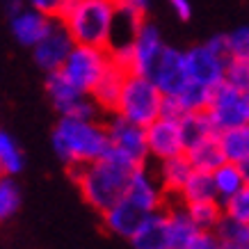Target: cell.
I'll return each mask as SVG.
<instances>
[{"mask_svg":"<svg viewBox=\"0 0 249 249\" xmlns=\"http://www.w3.org/2000/svg\"><path fill=\"white\" fill-rule=\"evenodd\" d=\"M137 167L142 165L110 146V151L103 158L87 162V165L69 167V172L83 192V199L94 211L103 215L107 208H112L117 201L126 196L130 176Z\"/></svg>","mask_w":249,"mask_h":249,"instance_id":"6da1fadb","label":"cell"},{"mask_svg":"<svg viewBox=\"0 0 249 249\" xmlns=\"http://www.w3.org/2000/svg\"><path fill=\"white\" fill-rule=\"evenodd\" d=\"M53 151L67 167L87 165L103 158L110 151V135L106 121L78 119V117H60L53 130Z\"/></svg>","mask_w":249,"mask_h":249,"instance_id":"7a4b0ae2","label":"cell"},{"mask_svg":"<svg viewBox=\"0 0 249 249\" xmlns=\"http://www.w3.org/2000/svg\"><path fill=\"white\" fill-rule=\"evenodd\" d=\"M114 14L117 0H64L60 21L73 35L76 44L107 46Z\"/></svg>","mask_w":249,"mask_h":249,"instance_id":"3957f363","label":"cell"},{"mask_svg":"<svg viewBox=\"0 0 249 249\" xmlns=\"http://www.w3.org/2000/svg\"><path fill=\"white\" fill-rule=\"evenodd\" d=\"M162 101H165V94L153 83V78L133 71V73H126L117 112L135 124L149 126L162 114Z\"/></svg>","mask_w":249,"mask_h":249,"instance_id":"277c9868","label":"cell"},{"mask_svg":"<svg viewBox=\"0 0 249 249\" xmlns=\"http://www.w3.org/2000/svg\"><path fill=\"white\" fill-rule=\"evenodd\" d=\"M114 67L112 51L107 46H89V44H76L73 51L62 64L60 73L73 83L78 89L89 91L98 85V80L106 76Z\"/></svg>","mask_w":249,"mask_h":249,"instance_id":"5b68a950","label":"cell"},{"mask_svg":"<svg viewBox=\"0 0 249 249\" xmlns=\"http://www.w3.org/2000/svg\"><path fill=\"white\" fill-rule=\"evenodd\" d=\"M46 91L53 107L60 117H78V119H98L103 112L96 106V101L89 91L78 89L73 83H69L60 71H51L46 78Z\"/></svg>","mask_w":249,"mask_h":249,"instance_id":"8992f818","label":"cell"},{"mask_svg":"<svg viewBox=\"0 0 249 249\" xmlns=\"http://www.w3.org/2000/svg\"><path fill=\"white\" fill-rule=\"evenodd\" d=\"M211 114L217 133L229 128H238L249 124V94L235 89L227 80L213 87L211 106L206 107Z\"/></svg>","mask_w":249,"mask_h":249,"instance_id":"52a82bcc","label":"cell"},{"mask_svg":"<svg viewBox=\"0 0 249 249\" xmlns=\"http://www.w3.org/2000/svg\"><path fill=\"white\" fill-rule=\"evenodd\" d=\"M106 128H107V135H110L112 149L130 156L140 165H146V160H149L146 126L126 119L119 112H110L106 119Z\"/></svg>","mask_w":249,"mask_h":249,"instance_id":"ba28073f","label":"cell"},{"mask_svg":"<svg viewBox=\"0 0 249 249\" xmlns=\"http://www.w3.org/2000/svg\"><path fill=\"white\" fill-rule=\"evenodd\" d=\"M146 144H149V158L156 162L185 153L181 121L169 117H158L156 121H151L146 126Z\"/></svg>","mask_w":249,"mask_h":249,"instance_id":"9c48e42d","label":"cell"},{"mask_svg":"<svg viewBox=\"0 0 249 249\" xmlns=\"http://www.w3.org/2000/svg\"><path fill=\"white\" fill-rule=\"evenodd\" d=\"M73 46H76L73 35H71L67 25L57 18L53 25V30L32 48V55H35L37 67L44 69L46 73H51V71H60L64 60L69 57V53L73 51Z\"/></svg>","mask_w":249,"mask_h":249,"instance_id":"30bf717a","label":"cell"},{"mask_svg":"<svg viewBox=\"0 0 249 249\" xmlns=\"http://www.w3.org/2000/svg\"><path fill=\"white\" fill-rule=\"evenodd\" d=\"M165 41L160 35L158 25H153L151 21L144 18L140 30H137L133 44H130V73H144L151 76L156 62L160 60V55L165 51Z\"/></svg>","mask_w":249,"mask_h":249,"instance_id":"8fae6325","label":"cell"},{"mask_svg":"<svg viewBox=\"0 0 249 249\" xmlns=\"http://www.w3.org/2000/svg\"><path fill=\"white\" fill-rule=\"evenodd\" d=\"M153 83L158 85L165 96H174L190 83L188 62H185V51H176L172 46H165V51L156 62L151 71Z\"/></svg>","mask_w":249,"mask_h":249,"instance_id":"7c38bea8","label":"cell"},{"mask_svg":"<svg viewBox=\"0 0 249 249\" xmlns=\"http://www.w3.org/2000/svg\"><path fill=\"white\" fill-rule=\"evenodd\" d=\"M185 62H188L190 80H196V83L208 85V87H215V85H219L224 80V71H227V64H229L208 44L188 48L185 51Z\"/></svg>","mask_w":249,"mask_h":249,"instance_id":"4fadbf2b","label":"cell"},{"mask_svg":"<svg viewBox=\"0 0 249 249\" xmlns=\"http://www.w3.org/2000/svg\"><path fill=\"white\" fill-rule=\"evenodd\" d=\"M126 196L133 199L137 206H142L144 211H149V213L165 208L167 199H169V195L165 192V188H162V183L158 178V174L149 172L146 165L137 167L135 172H133L128 190H126Z\"/></svg>","mask_w":249,"mask_h":249,"instance_id":"5bb4252c","label":"cell"},{"mask_svg":"<svg viewBox=\"0 0 249 249\" xmlns=\"http://www.w3.org/2000/svg\"><path fill=\"white\" fill-rule=\"evenodd\" d=\"M146 215H149V211H144L142 206H137L133 199L124 196L121 201H117L112 208H107L103 213V227H106V231L117 235V238L130 240L137 233V229L142 227Z\"/></svg>","mask_w":249,"mask_h":249,"instance_id":"9a60e30c","label":"cell"},{"mask_svg":"<svg viewBox=\"0 0 249 249\" xmlns=\"http://www.w3.org/2000/svg\"><path fill=\"white\" fill-rule=\"evenodd\" d=\"M57 18L44 14L39 9L32 7H23L18 14L12 16V35L21 46H28V48H35V46L41 41V39L53 30V25Z\"/></svg>","mask_w":249,"mask_h":249,"instance_id":"2e32d148","label":"cell"},{"mask_svg":"<svg viewBox=\"0 0 249 249\" xmlns=\"http://www.w3.org/2000/svg\"><path fill=\"white\" fill-rule=\"evenodd\" d=\"M165 208L169 215V249H190L195 235L201 229L195 224L192 215L188 213V206L178 196H169Z\"/></svg>","mask_w":249,"mask_h":249,"instance_id":"e0dca14e","label":"cell"},{"mask_svg":"<svg viewBox=\"0 0 249 249\" xmlns=\"http://www.w3.org/2000/svg\"><path fill=\"white\" fill-rule=\"evenodd\" d=\"M135 249H169V215L167 208L153 211L146 215L142 227L130 238Z\"/></svg>","mask_w":249,"mask_h":249,"instance_id":"ac0fdd59","label":"cell"},{"mask_svg":"<svg viewBox=\"0 0 249 249\" xmlns=\"http://www.w3.org/2000/svg\"><path fill=\"white\" fill-rule=\"evenodd\" d=\"M144 16L133 12V9L117 5V14H114V23H112V32H110V41L107 48L110 51H124L133 44L140 25H142Z\"/></svg>","mask_w":249,"mask_h":249,"instance_id":"d6986e66","label":"cell"},{"mask_svg":"<svg viewBox=\"0 0 249 249\" xmlns=\"http://www.w3.org/2000/svg\"><path fill=\"white\" fill-rule=\"evenodd\" d=\"M192 162L185 153L181 156H172V158H165V160H158V178L162 183V188L169 196H178L181 188L185 185L188 176L192 174Z\"/></svg>","mask_w":249,"mask_h":249,"instance_id":"ffe728a7","label":"cell"},{"mask_svg":"<svg viewBox=\"0 0 249 249\" xmlns=\"http://www.w3.org/2000/svg\"><path fill=\"white\" fill-rule=\"evenodd\" d=\"M185 156L190 158L195 169H204V172H215L222 162H227L219 135H208L204 140L195 142L192 146L185 149Z\"/></svg>","mask_w":249,"mask_h":249,"instance_id":"44dd1931","label":"cell"},{"mask_svg":"<svg viewBox=\"0 0 249 249\" xmlns=\"http://www.w3.org/2000/svg\"><path fill=\"white\" fill-rule=\"evenodd\" d=\"M124 80H126V71L119 67H112L106 76L98 80V85L91 89V96L96 101V106L106 114L117 112L121 98V89H124Z\"/></svg>","mask_w":249,"mask_h":249,"instance_id":"7402d4cb","label":"cell"},{"mask_svg":"<svg viewBox=\"0 0 249 249\" xmlns=\"http://www.w3.org/2000/svg\"><path fill=\"white\" fill-rule=\"evenodd\" d=\"M178 199H181L183 204H192V201H213V199H217V188H215L213 172L192 169V174L188 176L185 185H183L181 192H178Z\"/></svg>","mask_w":249,"mask_h":249,"instance_id":"603a6c76","label":"cell"},{"mask_svg":"<svg viewBox=\"0 0 249 249\" xmlns=\"http://www.w3.org/2000/svg\"><path fill=\"white\" fill-rule=\"evenodd\" d=\"M181 130H183V140H185V149L208 135H219L217 128H215V124H213V119H211V114H208V110L183 114Z\"/></svg>","mask_w":249,"mask_h":249,"instance_id":"cb8c5ba5","label":"cell"},{"mask_svg":"<svg viewBox=\"0 0 249 249\" xmlns=\"http://www.w3.org/2000/svg\"><path fill=\"white\" fill-rule=\"evenodd\" d=\"M215 233L224 249H249V224L245 222L224 215L215 227Z\"/></svg>","mask_w":249,"mask_h":249,"instance_id":"d4e9b609","label":"cell"},{"mask_svg":"<svg viewBox=\"0 0 249 249\" xmlns=\"http://www.w3.org/2000/svg\"><path fill=\"white\" fill-rule=\"evenodd\" d=\"M213 178H215V188H217V199L222 204H224L227 199H231V196L245 185L240 167H238V162H231V160L222 162V165L213 172Z\"/></svg>","mask_w":249,"mask_h":249,"instance_id":"484cf974","label":"cell"},{"mask_svg":"<svg viewBox=\"0 0 249 249\" xmlns=\"http://www.w3.org/2000/svg\"><path fill=\"white\" fill-rule=\"evenodd\" d=\"M219 142H222L227 160H231V162H240V160L249 158V124L238 126V128L222 130Z\"/></svg>","mask_w":249,"mask_h":249,"instance_id":"4316f807","label":"cell"},{"mask_svg":"<svg viewBox=\"0 0 249 249\" xmlns=\"http://www.w3.org/2000/svg\"><path fill=\"white\" fill-rule=\"evenodd\" d=\"M185 206H188V213L192 215V219H195V224L199 229L215 231L219 219L224 217V206L217 199H213V201H192V204Z\"/></svg>","mask_w":249,"mask_h":249,"instance_id":"83f0119b","label":"cell"},{"mask_svg":"<svg viewBox=\"0 0 249 249\" xmlns=\"http://www.w3.org/2000/svg\"><path fill=\"white\" fill-rule=\"evenodd\" d=\"M174 96L181 101V106L185 107V112H199V110H206V107L211 106L213 87L196 83V80H190V83L185 85L178 94H174Z\"/></svg>","mask_w":249,"mask_h":249,"instance_id":"f1b7e54d","label":"cell"},{"mask_svg":"<svg viewBox=\"0 0 249 249\" xmlns=\"http://www.w3.org/2000/svg\"><path fill=\"white\" fill-rule=\"evenodd\" d=\"M23 153L18 149V144L7 135L5 130H0V174L5 176H16L23 169Z\"/></svg>","mask_w":249,"mask_h":249,"instance_id":"f546056e","label":"cell"},{"mask_svg":"<svg viewBox=\"0 0 249 249\" xmlns=\"http://www.w3.org/2000/svg\"><path fill=\"white\" fill-rule=\"evenodd\" d=\"M21 206V192L12 181V176H0V222L9 219Z\"/></svg>","mask_w":249,"mask_h":249,"instance_id":"4dcf8cb0","label":"cell"},{"mask_svg":"<svg viewBox=\"0 0 249 249\" xmlns=\"http://www.w3.org/2000/svg\"><path fill=\"white\" fill-rule=\"evenodd\" d=\"M224 80L235 89L249 94V57H231L224 71Z\"/></svg>","mask_w":249,"mask_h":249,"instance_id":"1f68e13d","label":"cell"},{"mask_svg":"<svg viewBox=\"0 0 249 249\" xmlns=\"http://www.w3.org/2000/svg\"><path fill=\"white\" fill-rule=\"evenodd\" d=\"M222 206H224V215L249 224V185L247 183H245L231 199H227Z\"/></svg>","mask_w":249,"mask_h":249,"instance_id":"d6a6232c","label":"cell"},{"mask_svg":"<svg viewBox=\"0 0 249 249\" xmlns=\"http://www.w3.org/2000/svg\"><path fill=\"white\" fill-rule=\"evenodd\" d=\"M233 57H249V25H240L229 32Z\"/></svg>","mask_w":249,"mask_h":249,"instance_id":"836d02e7","label":"cell"},{"mask_svg":"<svg viewBox=\"0 0 249 249\" xmlns=\"http://www.w3.org/2000/svg\"><path fill=\"white\" fill-rule=\"evenodd\" d=\"M25 2H28V7L39 9L53 18H60L62 7H64V0H25Z\"/></svg>","mask_w":249,"mask_h":249,"instance_id":"e575fe53","label":"cell"},{"mask_svg":"<svg viewBox=\"0 0 249 249\" xmlns=\"http://www.w3.org/2000/svg\"><path fill=\"white\" fill-rule=\"evenodd\" d=\"M206 44L211 46L213 51L219 55V57H224V60H231L233 57V51H231V41H229V35H215V37H211Z\"/></svg>","mask_w":249,"mask_h":249,"instance_id":"d590c367","label":"cell"},{"mask_svg":"<svg viewBox=\"0 0 249 249\" xmlns=\"http://www.w3.org/2000/svg\"><path fill=\"white\" fill-rule=\"evenodd\" d=\"M183 114L185 112V107L181 106V101L176 96H165V101H162V114L160 117H169V119H183Z\"/></svg>","mask_w":249,"mask_h":249,"instance_id":"8d00e7d4","label":"cell"},{"mask_svg":"<svg viewBox=\"0 0 249 249\" xmlns=\"http://www.w3.org/2000/svg\"><path fill=\"white\" fill-rule=\"evenodd\" d=\"M169 2V7L174 9V14L178 16L181 21H188L190 16H192V5H190V0H167Z\"/></svg>","mask_w":249,"mask_h":249,"instance_id":"74e56055","label":"cell"},{"mask_svg":"<svg viewBox=\"0 0 249 249\" xmlns=\"http://www.w3.org/2000/svg\"><path fill=\"white\" fill-rule=\"evenodd\" d=\"M149 2L151 0H117V5H124V7L133 9V12L142 16H146V12H149Z\"/></svg>","mask_w":249,"mask_h":249,"instance_id":"f35d334b","label":"cell"},{"mask_svg":"<svg viewBox=\"0 0 249 249\" xmlns=\"http://www.w3.org/2000/svg\"><path fill=\"white\" fill-rule=\"evenodd\" d=\"M25 5H28L25 0H7V14H9V18H12L14 14H18Z\"/></svg>","mask_w":249,"mask_h":249,"instance_id":"ab89813d","label":"cell"},{"mask_svg":"<svg viewBox=\"0 0 249 249\" xmlns=\"http://www.w3.org/2000/svg\"><path fill=\"white\" fill-rule=\"evenodd\" d=\"M238 167H240V172H242V178H245V183L249 185V158L240 160V162H238Z\"/></svg>","mask_w":249,"mask_h":249,"instance_id":"60d3db41","label":"cell"},{"mask_svg":"<svg viewBox=\"0 0 249 249\" xmlns=\"http://www.w3.org/2000/svg\"><path fill=\"white\" fill-rule=\"evenodd\" d=\"M0 176H2V174H0Z\"/></svg>","mask_w":249,"mask_h":249,"instance_id":"b9f144b4","label":"cell"}]
</instances>
